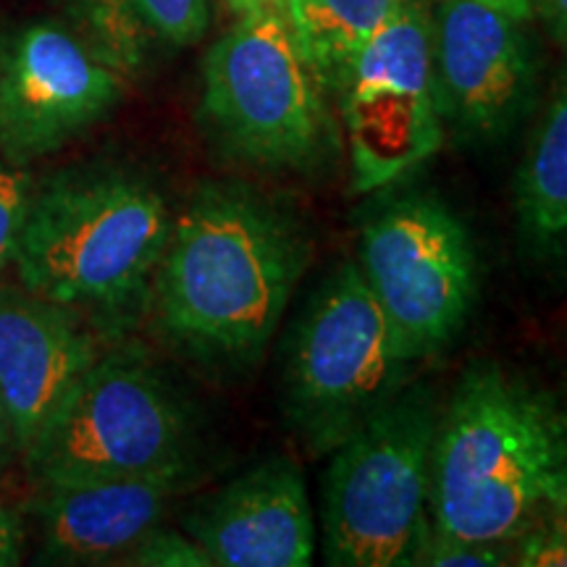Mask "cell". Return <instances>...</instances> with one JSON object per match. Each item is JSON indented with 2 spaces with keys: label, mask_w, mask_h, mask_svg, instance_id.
I'll return each mask as SVG.
<instances>
[{
  "label": "cell",
  "mask_w": 567,
  "mask_h": 567,
  "mask_svg": "<svg viewBox=\"0 0 567 567\" xmlns=\"http://www.w3.org/2000/svg\"><path fill=\"white\" fill-rule=\"evenodd\" d=\"M402 0H281L305 63L326 90H339L354 55Z\"/></svg>",
  "instance_id": "16"
},
{
  "label": "cell",
  "mask_w": 567,
  "mask_h": 567,
  "mask_svg": "<svg viewBox=\"0 0 567 567\" xmlns=\"http://www.w3.org/2000/svg\"><path fill=\"white\" fill-rule=\"evenodd\" d=\"M481 3H488L494 6V9H502L507 13H513V17L528 21L534 17V3L530 0H481Z\"/></svg>",
  "instance_id": "24"
},
{
  "label": "cell",
  "mask_w": 567,
  "mask_h": 567,
  "mask_svg": "<svg viewBox=\"0 0 567 567\" xmlns=\"http://www.w3.org/2000/svg\"><path fill=\"white\" fill-rule=\"evenodd\" d=\"M122 565L142 567H213L200 544L184 530H168L155 526L151 534L140 538L134 547L122 557Z\"/></svg>",
  "instance_id": "20"
},
{
  "label": "cell",
  "mask_w": 567,
  "mask_h": 567,
  "mask_svg": "<svg viewBox=\"0 0 567 567\" xmlns=\"http://www.w3.org/2000/svg\"><path fill=\"white\" fill-rule=\"evenodd\" d=\"M415 360L344 260L284 342L281 408L310 455H331L408 386Z\"/></svg>",
  "instance_id": "4"
},
{
  "label": "cell",
  "mask_w": 567,
  "mask_h": 567,
  "mask_svg": "<svg viewBox=\"0 0 567 567\" xmlns=\"http://www.w3.org/2000/svg\"><path fill=\"white\" fill-rule=\"evenodd\" d=\"M189 476L193 467L42 486L34 505L40 526L38 563H122L142 536L161 526L172 502L189 486Z\"/></svg>",
  "instance_id": "14"
},
{
  "label": "cell",
  "mask_w": 567,
  "mask_h": 567,
  "mask_svg": "<svg viewBox=\"0 0 567 567\" xmlns=\"http://www.w3.org/2000/svg\"><path fill=\"white\" fill-rule=\"evenodd\" d=\"M224 3L229 6L234 13L243 17V13H250L258 9H274V6H281V0H224Z\"/></svg>",
  "instance_id": "25"
},
{
  "label": "cell",
  "mask_w": 567,
  "mask_h": 567,
  "mask_svg": "<svg viewBox=\"0 0 567 567\" xmlns=\"http://www.w3.org/2000/svg\"><path fill=\"white\" fill-rule=\"evenodd\" d=\"M530 3H534V13H538L555 34V40L567 48V0H530Z\"/></svg>",
  "instance_id": "23"
},
{
  "label": "cell",
  "mask_w": 567,
  "mask_h": 567,
  "mask_svg": "<svg viewBox=\"0 0 567 567\" xmlns=\"http://www.w3.org/2000/svg\"><path fill=\"white\" fill-rule=\"evenodd\" d=\"M24 460L38 488L189 471L193 425L145 360L97 354Z\"/></svg>",
  "instance_id": "7"
},
{
  "label": "cell",
  "mask_w": 567,
  "mask_h": 567,
  "mask_svg": "<svg viewBox=\"0 0 567 567\" xmlns=\"http://www.w3.org/2000/svg\"><path fill=\"white\" fill-rule=\"evenodd\" d=\"M151 40L195 45L208 30V0H126Z\"/></svg>",
  "instance_id": "17"
},
{
  "label": "cell",
  "mask_w": 567,
  "mask_h": 567,
  "mask_svg": "<svg viewBox=\"0 0 567 567\" xmlns=\"http://www.w3.org/2000/svg\"><path fill=\"white\" fill-rule=\"evenodd\" d=\"M308 266L300 224L239 184H205L179 213L153 276L158 321L210 365L266 350Z\"/></svg>",
  "instance_id": "1"
},
{
  "label": "cell",
  "mask_w": 567,
  "mask_h": 567,
  "mask_svg": "<svg viewBox=\"0 0 567 567\" xmlns=\"http://www.w3.org/2000/svg\"><path fill=\"white\" fill-rule=\"evenodd\" d=\"M354 266L415 363L452 344L476 302L471 234L431 195L396 197L375 210Z\"/></svg>",
  "instance_id": "8"
},
{
  "label": "cell",
  "mask_w": 567,
  "mask_h": 567,
  "mask_svg": "<svg viewBox=\"0 0 567 567\" xmlns=\"http://www.w3.org/2000/svg\"><path fill=\"white\" fill-rule=\"evenodd\" d=\"M526 21L481 0H439L434 69L442 118L467 142H496L520 122L534 90Z\"/></svg>",
  "instance_id": "11"
},
{
  "label": "cell",
  "mask_w": 567,
  "mask_h": 567,
  "mask_svg": "<svg viewBox=\"0 0 567 567\" xmlns=\"http://www.w3.org/2000/svg\"><path fill=\"white\" fill-rule=\"evenodd\" d=\"M13 442L11 439V425H9V417H6V410L0 405V457H3V450Z\"/></svg>",
  "instance_id": "26"
},
{
  "label": "cell",
  "mask_w": 567,
  "mask_h": 567,
  "mask_svg": "<svg viewBox=\"0 0 567 567\" xmlns=\"http://www.w3.org/2000/svg\"><path fill=\"white\" fill-rule=\"evenodd\" d=\"M97 354L76 310L24 287H0V405L17 450L53 421Z\"/></svg>",
  "instance_id": "13"
},
{
  "label": "cell",
  "mask_w": 567,
  "mask_h": 567,
  "mask_svg": "<svg viewBox=\"0 0 567 567\" xmlns=\"http://www.w3.org/2000/svg\"><path fill=\"white\" fill-rule=\"evenodd\" d=\"M431 528L515 544L567 513V408L496 363H473L439 415Z\"/></svg>",
  "instance_id": "2"
},
{
  "label": "cell",
  "mask_w": 567,
  "mask_h": 567,
  "mask_svg": "<svg viewBox=\"0 0 567 567\" xmlns=\"http://www.w3.org/2000/svg\"><path fill=\"white\" fill-rule=\"evenodd\" d=\"M151 182L124 168H71L32 189L13 258L21 287L71 310L122 313L145 295L172 234Z\"/></svg>",
  "instance_id": "3"
},
{
  "label": "cell",
  "mask_w": 567,
  "mask_h": 567,
  "mask_svg": "<svg viewBox=\"0 0 567 567\" xmlns=\"http://www.w3.org/2000/svg\"><path fill=\"white\" fill-rule=\"evenodd\" d=\"M321 84L281 6L243 13L203 63V116L234 158L266 172H308L329 151Z\"/></svg>",
  "instance_id": "6"
},
{
  "label": "cell",
  "mask_w": 567,
  "mask_h": 567,
  "mask_svg": "<svg viewBox=\"0 0 567 567\" xmlns=\"http://www.w3.org/2000/svg\"><path fill=\"white\" fill-rule=\"evenodd\" d=\"M439 415L429 386H405L331 452L321 515L326 563L415 565L431 534V457Z\"/></svg>",
  "instance_id": "5"
},
{
  "label": "cell",
  "mask_w": 567,
  "mask_h": 567,
  "mask_svg": "<svg viewBox=\"0 0 567 567\" xmlns=\"http://www.w3.org/2000/svg\"><path fill=\"white\" fill-rule=\"evenodd\" d=\"M122 97V76L55 21L19 27L0 45V153L13 166L59 151Z\"/></svg>",
  "instance_id": "10"
},
{
  "label": "cell",
  "mask_w": 567,
  "mask_h": 567,
  "mask_svg": "<svg viewBox=\"0 0 567 567\" xmlns=\"http://www.w3.org/2000/svg\"><path fill=\"white\" fill-rule=\"evenodd\" d=\"M513 563L526 567H565L567 565V513L542 523L517 538Z\"/></svg>",
  "instance_id": "21"
},
{
  "label": "cell",
  "mask_w": 567,
  "mask_h": 567,
  "mask_svg": "<svg viewBox=\"0 0 567 567\" xmlns=\"http://www.w3.org/2000/svg\"><path fill=\"white\" fill-rule=\"evenodd\" d=\"M184 530L218 567H308L316 557L308 486L289 457L229 481L184 515Z\"/></svg>",
  "instance_id": "12"
},
{
  "label": "cell",
  "mask_w": 567,
  "mask_h": 567,
  "mask_svg": "<svg viewBox=\"0 0 567 567\" xmlns=\"http://www.w3.org/2000/svg\"><path fill=\"white\" fill-rule=\"evenodd\" d=\"M21 563V528L6 502L0 499V567Z\"/></svg>",
  "instance_id": "22"
},
{
  "label": "cell",
  "mask_w": 567,
  "mask_h": 567,
  "mask_svg": "<svg viewBox=\"0 0 567 567\" xmlns=\"http://www.w3.org/2000/svg\"><path fill=\"white\" fill-rule=\"evenodd\" d=\"M342 122L352 189H384L442 147L434 27L421 0H402L347 69Z\"/></svg>",
  "instance_id": "9"
},
{
  "label": "cell",
  "mask_w": 567,
  "mask_h": 567,
  "mask_svg": "<svg viewBox=\"0 0 567 567\" xmlns=\"http://www.w3.org/2000/svg\"><path fill=\"white\" fill-rule=\"evenodd\" d=\"M523 237L542 250L567 245V74L538 122L515 182Z\"/></svg>",
  "instance_id": "15"
},
{
  "label": "cell",
  "mask_w": 567,
  "mask_h": 567,
  "mask_svg": "<svg viewBox=\"0 0 567 567\" xmlns=\"http://www.w3.org/2000/svg\"><path fill=\"white\" fill-rule=\"evenodd\" d=\"M34 182L21 166L0 161V274L13 266Z\"/></svg>",
  "instance_id": "18"
},
{
  "label": "cell",
  "mask_w": 567,
  "mask_h": 567,
  "mask_svg": "<svg viewBox=\"0 0 567 567\" xmlns=\"http://www.w3.org/2000/svg\"><path fill=\"white\" fill-rule=\"evenodd\" d=\"M509 544L496 542H476V538H463L442 534L431 528L429 538L417 551L415 565L429 567H484V565H505L509 563Z\"/></svg>",
  "instance_id": "19"
}]
</instances>
